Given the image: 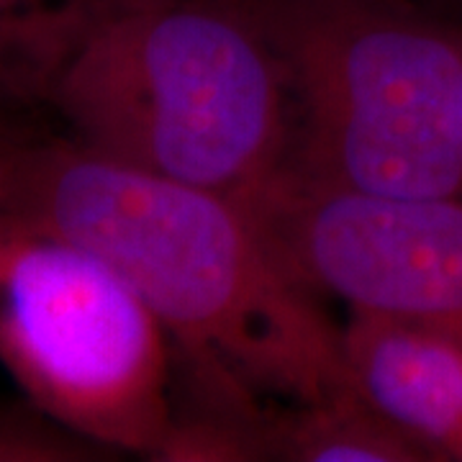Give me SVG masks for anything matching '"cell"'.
<instances>
[{"instance_id": "cell-1", "label": "cell", "mask_w": 462, "mask_h": 462, "mask_svg": "<svg viewBox=\"0 0 462 462\" xmlns=\"http://www.w3.org/2000/svg\"><path fill=\"white\" fill-rule=\"evenodd\" d=\"M3 208L111 264L167 331L182 380L239 383L285 403L355 388L342 327L242 203L50 139L29 142Z\"/></svg>"}, {"instance_id": "cell-5", "label": "cell", "mask_w": 462, "mask_h": 462, "mask_svg": "<svg viewBox=\"0 0 462 462\" xmlns=\"http://www.w3.org/2000/svg\"><path fill=\"white\" fill-rule=\"evenodd\" d=\"M245 208L311 291L462 342V196H378L282 175Z\"/></svg>"}, {"instance_id": "cell-9", "label": "cell", "mask_w": 462, "mask_h": 462, "mask_svg": "<svg viewBox=\"0 0 462 462\" xmlns=\"http://www.w3.org/2000/svg\"><path fill=\"white\" fill-rule=\"evenodd\" d=\"M111 449L72 431L32 401L0 403V462H98Z\"/></svg>"}, {"instance_id": "cell-10", "label": "cell", "mask_w": 462, "mask_h": 462, "mask_svg": "<svg viewBox=\"0 0 462 462\" xmlns=\"http://www.w3.org/2000/svg\"><path fill=\"white\" fill-rule=\"evenodd\" d=\"M29 142L32 139L21 136L0 111V208L5 206V200L11 196L18 165H21V157L29 147Z\"/></svg>"}, {"instance_id": "cell-2", "label": "cell", "mask_w": 462, "mask_h": 462, "mask_svg": "<svg viewBox=\"0 0 462 462\" xmlns=\"http://www.w3.org/2000/svg\"><path fill=\"white\" fill-rule=\"evenodd\" d=\"M44 103L85 147L242 206L288 172L281 69L231 0H124Z\"/></svg>"}, {"instance_id": "cell-11", "label": "cell", "mask_w": 462, "mask_h": 462, "mask_svg": "<svg viewBox=\"0 0 462 462\" xmlns=\"http://www.w3.org/2000/svg\"><path fill=\"white\" fill-rule=\"evenodd\" d=\"M419 3L430 5L431 11H437V14H442V16L462 21V0H419Z\"/></svg>"}, {"instance_id": "cell-7", "label": "cell", "mask_w": 462, "mask_h": 462, "mask_svg": "<svg viewBox=\"0 0 462 462\" xmlns=\"http://www.w3.org/2000/svg\"><path fill=\"white\" fill-rule=\"evenodd\" d=\"M264 460L424 462L355 388L267 413Z\"/></svg>"}, {"instance_id": "cell-3", "label": "cell", "mask_w": 462, "mask_h": 462, "mask_svg": "<svg viewBox=\"0 0 462 462\" xmlns=\"http://www.w3.org/2000/svg\"><path fill=\"white\" fill-rule=\"evenodd\" d=\"M281 69L291 178L462 196V21L419 0H231Z\"/></svg>"}, {"instance_id": "cell-8", "label": "cell", "mask_w": 462, "mask_h": 462, "mask_svg": "<svg viewBox=\"0 0 462 462\" xmlns=\"http://www.w3.org/2000/svg\"><path fill=\"white\" fill-rule=\"evenodd\" d=\"M124 0H0V96L44 103L88 33Z\"/></svg>"}, {"instance_id": "cell-6", "label": "cell", "mask_w": 462, "mask_h": 462, "mask_svg": "<svg viewBox=\"0 0 462 462\" xmlns=\"http://www.w3.org/2000/svg\"><path fill=\"white\" fill-rule=\"evenodd\" d=\"M355 391L421 455L462 462V342L349 311L342 327Z\"/></svg>"}, {"instance_id": "cell-4", "label": "cell", "mask_w": 462, "mask_h": 462, "mask_svg": "<svg viewBox=\"0 0 462 462\" xmlns=\"http://www.w3.org/2000/svg\"><path fill=\"white\" fill-rule=\"evenodd\" d=\"M0 365L100 447L154 460L172 421V342L96 252L0 208Z\"/></svg>"}]
</instances>
